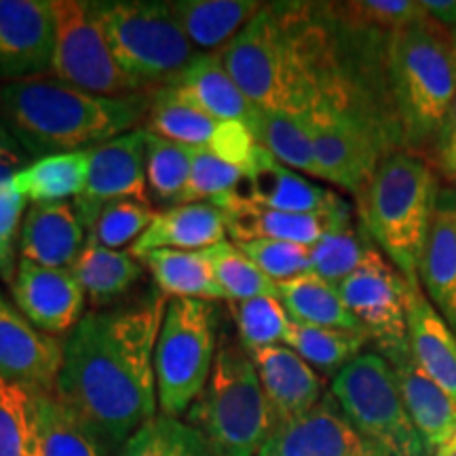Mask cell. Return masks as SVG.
<instances>
[{
  "instance_id": "6da1fadb",
  "label": "cell",
  "mask_w": 456,
  "mask_h": 456,
  "mask_svg": "<svg viewBox=\"0 0 456 456\" xmlns=\"http://www.w3.org/2000/svg\"><path fill=\"white\" fill-rule=\"evenodd\" d=\"M165 296L108 313H87L64 338L55 395L110 452L157 416L155 349Z\"/></svg>"
},
{
  "instance_id": "7a4b0ae2",
  "label": "cell",
  "mask_w": 456,
  "mask_h": 456,
  "mask_svg": "<svg viewBox=\"0 0 456 456\" xmlns=\"http://www.w3.org/2000/svg\"><path fill=\"white\" fill-rule=\"evenodd\" d=\"M311 4H265L220 51L245 98L269 112L306 117L322 106L353 114L332 38Z\"/></svg>"
},
{
  "instance_id": "3957f363",
  "label": "cell",
  "mask_w": 456,
  "mask_h": 456,
  "mask_svg": "<svg viewBox=\"0 0 456 456\" xmlns=\"http://www.w3.org/2000/svg\"><path fill=\"white\" fill-rule=\"evenodd\" d=\"M152 94L104 98L55 77L0 85V121L32 159L87 151L140 127Z\"/></svg>"
},
{
  "instance_id": "277c9868",
  "label": "cell",
  "mask_w": 456,
  "mask_h": 456,
  "mask_svg": "<svg viewBox=\"0 0 456 456\" xmlns=\"http://www.w3.org/2000/svg\"><path fill=\"white\" fill-rule=\"evenodd\" d=\"M437 195V175L427 159L414 152H389L357 197L368 237L416 289Z\"/></svg>"
},
{
  "instance_id": "5b68a950",
  "label": "cell",
  "mask_w": 456,
  "mask_h": 456,
  "mask_svg": "<svg viewBox=\"0 0 456 456\" xmlns=\"http://www.w3.org/2000/svg\"><path fill=\"white\" fill-rule=\"evenodd\" d=\"M387 70L399 125L412 148L436 144L456 98V47L436 20L387 38Z\"/></svg>"
},
{
  "instance_id": "8992f818",
  "label": "cell",
  "mask_w": 456,
  "mask_h": 456,
  "mask_svg": "<svg viewBox=\"0 0 456 456\" xmlns=\"http://www.w3.org/2000/svg\"><path fill=\"white\" fill-rule=\"evenodd\" d=\"M212 456H256L275 423L258 372L241 342H224L216 353L208 385L186 412Z\"/></svg>"
},
{
  "instance_id": "52a82bcc",
  "label": "cell",
  "mask_w": 456,
  "mask_h": 456,
  "mask_svg": "<svg viewBox=\"0 0 456 456\" xmlns=\"http://www.w3.org/2000/svg\"><path fill=\"white\" fill-rule=\"evenodd\" d=\"M91 9L118 66L144 94L174 85L199 55L169 3L106 0L91 3Z\"/></svg>"
},
{
  "instance_id": "ba28073f",
  "label": "cell",
  "mask_w": 456,
  "mask_h": 456,
  "mask_svg": "<svg viewBox=\"0 0 456 456\" xmlns=\"http://www.w3.org/2000/svg\"><path fill=\"white\" fill-rule=\"evenodd\" d=\"M332 397L368 444L387 456H431L403 406L395 374L379 353H362L332 380Z\"/></svg>"
},
{
  "instance_id": "9c48e42d",
  "label": "cell",
  "mask_w": 456,
  "mask_h": 456,
  "mask_svg": "<svg viewBox=\"0 0 456 456\" xmlns=\"http://www.w3.org/2000/svg\"><path fill=\"white\" fill-rule=\"evenodd\" d=\"M216 309L205 300L167 302L155 349L161 414H186L208 385L216 362Z\"/></svg>"
},
{
  "instance_id": "30bf717a",
  "label": "cell",
  "mask_w": 456,
  "mask_h": 456,
  "mask_svg": "<svg viewBox=\"0 0 456 456\" xmlns=\"http://www.w3.org/2000/svg\"><path fill=\"white\" fill-rule=\"evenodd\" d=\"M55 49L51 74L72 87L104 98L144 94L118 66L91 3L53 0Z\"/></svg>"
},
{
  "instance_id": "8fae6325",
  "label": "cell",
  "mask_w": 456,
  "mask_h": 456,
  "mask_svg": "<svg viewBox=\"0 0 456 456\" xmlns=\"http://www.w3.org/2000/svg\"><path fill=\"white\" fill-rule=\"evenodd\" d=\"M315 148L317 178L359 197L387 157L383 134L355 114L322 106L306 114Z\"/></svg>"
},
{
  "instance_id": "7c38bea8",
  "label": "cell",
  "mask_w": 456,
  "mask_h": 456,
  "mask_svg": "<svg viewBox=\"0 0 456 456\" xmlns=\"http://www.w3.org/2000/svg\"><path fill=\"white\" fill-rule=\"evenodd\" d=\"M338 292L379 353L408 342L410 285L376 245L368 249L362 266L338 285Z\"/></svg>"
},
{
  "instance_id": "4fadbf2b",
  "label": "cell",
  "mask_w": 456,
  "mask_h": 456,
  "mask_svg": "<svg viewBox=\"0 0 456 456\" xmlns=\"http://www.w3.org/2000/svg\"><path fill=\"white\" fill-rule=\"evenodd\" d=\"M146 123V131L151 134L191 148H205L241 171L248 169L258 148V142L248 125L214 118L212 114L192 104L186 95H182L174 85L152 94Z\"/></svg>"
},
{
  "instance_id": "5bb4252c",
  "label": "cell",
  "mask_w": 456,
  "mask_h": 456,
  "mask_svg": "<svg viewBox=\"0 0 456 456\" xmlns=\"http://www.w3.org/2000/svg\"><path fill=\"white\" fill-rule=\"evenodd\" d=\"M146 155V129H134L104 144L89 148L87 184L83 195L74 199V208L87 226V232L108 203L125 201V199L151 203Z\"/></svg>"
},
{
  "instance_id": "9a60e30c",
  "label": "cell",
  "mask_w": 456,
  "mask_h": 456,
  "mask_svg": "<svg viewBox=\"0 0 456 456\" xmlns=\"http://www.w3.org/2000/svg\"><path fill=\"white\" fill-rule=\"evenodd\" d=\"M53 49V0H0V83L51 74Z\"/></svg>"
},
{
  "instance_id": "2e32d148",
  "label": "cell",
  "mask_w": 456,
  "mask_h": 456,
  "mask_svg": "<svg viewBox=\"0 0 456 456\" xmlns=\"http://www.w3.org/2000/svg\"><path fill=\"white\" fill-rule=\"evenodd\" d=\"M64 342L38 330L0 292V379L37 393H55Z\"/></svg>"
},
{
  "instance_id": "e0dca14e",
  "label": "cell",
  "mask_w": 456,
  "mask_h": 456,
  "mask_svg": "<svg viewBox=\"0 0 456 456\" xmlns=\"http://www.w3.org/2000/svg\"><path fill=\"white\" fill-rule=\"evenodd\" d=\"M11 289L17 309L55 338L70 334L85 317L87 296L72 269H49L20 260Z\"/></svg>"
},
{
  "instance_id": "ac0fdd59",
  "label": "cell",
  "mask_w": 456,
  "mask_h": 456,
  "mask_svg": "<svg viewBox=\"0 0 456 456\" xmlns=\"http://www.w3.org/2000/svg\"><path fill=\"white\" fill-rule=\"evenodd\" d=\"M216 208L224 212L226 232L235 243L273 239V241H289L313 248L328 231L353 220V209L345 199L334 209L323 214L279 212V209L249 201L243 195L226 199Z\"/></svg>"
},
{
  "instance_id": "d6986e66",
  "label": "cell",
  "mask_w": 456,
  "mask_h": 456,
  "mask_svg": "<svg viewBox=\"0 0 456 456\" xmlns=\"http://www.w3.org/2000/svg\"><path fill=\"white\" fill-rule=\"evenodd\" d=\"M379 452L355 431L332 393L311 412L277 427L256 456H372Z\"/></svg>"
},
{
  "instance_id": "ffe728a7",
  "label": "cell",
  "mask_w": 456,
  "mask_h": 456,
  "mask_svg": "<svg viewBox=\"0 0 456 456\" xmlns=\"http://www.w3.org/2000/svg\"><path fill=\"white\" fill-rule=\"evenodd\" d=\"M258 372L275 429L311 412L323 399V380L289 346L248 351Z\"/></svg>"
},
{
  "instance_id": "44dd1931",
  "label": "cell",
  "mask_w": 456,
  "mask_h": 456,
  "mask_svg": "<svg viewBox=\"0 0 456 456\" xmlns=\"http://www.w3.org/2000/svg\"><path fill=\"white\" fill-rule=\"evenodd\" d=\"M395 374L403 406L429 448H440L456 433V402L416 363L410 342L379 353Z\"/></svg>"
},
{
  "instance_id": "7402d4cb",
  "label": "cell",
  "mask_w": 456,
  "mask_h": 456,
  "mask_svg": "<svg viewBox=\"0 0 456 456\" xmlns=\"http://www.w3.org/2000/svg\"><path fill=\"white\" fill-rule=\"evenodd\" d=\"M241 195L249 201L292 214H323L342 201L340 195L302 178L298 171L285 167L269 151L258 146L248 165Z\"/></svg>"
},
{
  "instance_id": "603a6c76",
  "label": "cell",
  "mask_w": 456,
  "mask_h": 456,
  "mask_svg": "<svg viewBox=\"0 0 456 456\" xmlns=\"http://www.w3.org/2000/svg\"><path fill=\"white\" fill-rule=\"evenodd\" d=\"M87 243V226L74 203L30 205L21 222L20 256L49 269H72Z\"/></svg>"
},
{
  "instance_id": "cb8c5ba5",
  "label": "cell",
  "mask_w": 456,
  "mask_h": 456,
  "mask_svg": "<svg viewBox=\"0 0 456 456\" xmlns=\"http://www.w3.org/2000/svg\"><path fill=\"white\" fill-rule=\"evenodd\" d=\"M226 237L224 212L212 203H182L163 209L129 252L138 258L159 249L205 252Z\"/></svg>"
},
{
  "instance_id": "d4e9b609",
  "label": "cell",
  "mask_w": 456,
  "mask_h": 456,
  "mask_svg": "<svg viewBox=\"0 0 456 456\" xmlns=\"http://www.w3.org/2000/svg\"><path fill=\"white\" fill-rule=\"evenodd\" d=\"M420 285L450 330L456 334V191H440L427 237Z\"/></svg>"
},
{
  "instance_id": "484cf974",
  "label": "cell",
  "mask_w": 456,
  "mask_h": 456,
  "mask_svg": "<svg viewBox=\"0 0 456 456\" xmlns=\"http://www.w3.org/2000/svg\"><path fill=\"white\" fill-rule=\"evenodd\" d=\"M408 342L416 363L456 402V334L420 288H410Z\"/></svg>"
},
{
  "instance_id": "4316f807",
  "label": "cell",
  "mask_w": 456,
  "mask_h": 456,
  "mask_svg": "<svg viewBox=\"0 0 456 456\" xmlns=\"http://www.w3.org/2000/svg\"><path fill=\"white\" fill-rule=\"evenodd\" d=\"M174 87L192 104L220 121H237L254 129L258 108L245 98L235 78L226 70L218 53H199L191 66L180 74Z\"/></svg>"
},
{
  "instance_id": "83f0119b",
  "label": "cell",
  "mask_w": 456,
  "mask_h": 456,
  "mask_svg": "<svg viewBox=\"0 0 456 456\" xmlns=\"http://www.w3.org/2000/svg\"><path fill=\"white\" fill-rule=\"evenodd\" d=\"M265 3L254 0H174L171 13L199 53H218L243 30Z\"/></svg>"
},
{
  "instance_id": "f1b7e54d",
  "label": "cell",
  "mask_w": 456,
  "mask_h": 456,
  "mask_svg": "<svg viewBox=\"0 0 456 456\" xmlns=\"http://www.w3.org/2000/svg\"><path fill=\"white\" fill-rule=\"evenodd\" d=\"M144 262L125 249H108L87 239L72 273L91 306H108L142 279Z\"/></svg>"
},
{
  "instance_id": "f546056e",
  "label": "cell",
  "mask_w": 456,
  "mask_h": 456,
  "mask_svg": "<svg viewBox=\"0 0 456 456\" xmlns=\"http://www.w3.org/2000/svg\"><path fill=\"white\" fill-rule=\"evenodd\" d=\"M89 174L87 151L57 152L32 159L13 178V184L32 205L74 203L83 195Z\"/></svg>"
},
{
  "instance_id": "4dcf8cb0",
  "label": "cell",
  "mask_w": 456,
  "mask_h": 456,
  "mask_svg": "<svg viewBox=\"0 0 456 456\" xmlns=\"http://www.w3.org/2000/svg\"><path fill=\"white\" fill-rule=\"evenodd\" d=\"M277 288L279 300H281L292 322L366 334L357 317L346 309L345 300L338 292V285L323 281L315 273L277 283Z\"/></svg>"
},
{
  "instance_id": "1f68e13d",
  "label": "cell",
  "mask_w": 456,
  "mask_h": 456,
  "mask_svg": "<svg viewBox=\"0 0 456 456\" xmlns=\"http://www.w3.org/2000/svg\"><path fill=\"white\" fill-rule=\"evenodd\" d=\"M140 260L151 271L161 294L171 296V300H226L203 252L159 249V252L146 254Z\"/></svg>"
},
{
  "instance_id": "d6a6232c",
  "label": "cell",
  "mask_w": 456,
  "mask_h": 456,
  "mask_svg": "<svg viewBox=\"0 0 456 456\" xmlns=\"http://www.w3.org/2000/svg\"><path fill=\"white\" fill-rule=\"evenodd\" d=\"M41 456H110L106 444L55 393L38 395Z\"/></svg>"
},
{
  "instance_id": "836d02e7",
  "label": "cell",
  "mask_w": 456,
  "mask_h": 456,
  "mask_svg": "<svg viewBox=\"0 0 456 456\" xmlns=\"http://www.w3.org/2000/svg\"><path fill=\"white\" fill-rule=\"evenodd\" d=\"M252 134L258 146L269 151L285 167L317 178L309 118L285 112L258 110Z\"/></svg>"
},
{
  "instance_id": "e575fe53",
  "label": "cell",
  "mask_w": 456,
  "mask_h": 456,
  "mask_svg": "<svg viewBox=\"0 0 456 456\" xmlns=\"http://www.w3.org/2000/svg\"><path fill=\"white\" fill-rule=\"evenodd\" d=\"M368 336L349 330L306 326V323H289L285 346L305 359L313 370L326 376H336L342 368L349 366L353 359L362 355Z\"/></svg>"
},
{
  "instance_id": "d590c367",
  "label": "cell",
  "mask_w": 456,
  "mask_h": 456,
  "mask_svg": "<svg viewBox=\"0 0 456 456\" xmlns=\"http://www.w3.org/2000/svg\"><path fill=\"white\" fill-rule=\"evenodd\" d=\"M38 395L24 385L0 379V456H41Z\"/></svg>"
},
{
  "instance_id": "8d00e7d4",
  "label": "cell",
  "mask_w": 456,
  "mask_h": 456,
  "mask_svg": "<svg viewBox=\"0 0 456 456\" xmlns=\"http://www.w3.org/2000/svg\"><path fill=\"white\" fill-rule=\"evenodd\" d=\"M323 15L351 30L399 32L403 28L429 21L423 0H349L319 4Z\"/></svg>"
},
{
  "instance_id": "74e56055",
  "label": "cell",
  "mask_w": 456,
  "mask_h": 456,
  "mask_svg": "<svg viewBox=\"0 0 456 456\" xmlns=\"http://www.w3.org/2000/svg\"><path fill=\"white\" fill-rule=\"evenodd\" d=\"M192 152H195V148L161 138V135L148 131V195L155 199L157 203L167 205V208L180 205L188 178H191Z\"/></svg>"
},
{
  "instance_id": "f35d334b",
  "label": "cell",
  "mask_w": 456,
  "mask_h": 456,
  "mask_svg": "<svg viewBox=\"0 0 456 456\" xmlns=\"http://www.w3.org/2000/svg\"><path fill=\"white\" fill-rule=\"evenodd\" d=\"M117 456H212L197 429L175 416L157 414L142 425Z\"/></svg>"
},
{
  "instance_id": "ab89813d",
  "label": "cell",
  "mask_w": 456,
  "mask_h": 456,
  "mask_svg": "<svg viewBox=\"0 0 456 456\" xmlns=\"http://www.w3.org/2000/svg\"><path fill=\"white\" fill-rule=\"evenodd\" d=\"M372 245L374 243L368 237L366 228H357L353 220L336 226L311 248L313 273L322 277L323 281L340 285L351 273H355L362 266Z\"/></svg>"
},
{
  "instance_id": "60d3db41",
  "label": "cell",
  "mask_w": 456,
  "mask_h": 456,
  "mask_svg": "<svg viewBox=\"0 0 456 456\" xmlns=\"http://www.w3.org/2000/svg\"><path fill=\"white\" fill-rule=\"evenodd\" d=\"M205 258L212 266L214 277L224 292L226 300H248L258 296H277L279 288L275 281L262 273L252 260L239 249L237 243L220 241L214 248L205 249Z\"/></svg>"
},
{
  "instance_id": "b9f144b4",
  "label": "cell",
  "mask_w": 456,
  "mask_h": 456,
  "mask_svg": "<svg viewBox=\"0 0 456 456\" xmlns=\"http://www.w3.org/2000/svg\"><path fill=\"white\" fill-rule=\"evenodd\" d=\"M228 309L235 319L239 342L245 346V351L265 349V346L285 342L292 319L277 296L232 300L228 302Z\"/></svg>"
},
{
  "instance_id": "7bdbcfd3",
  "label": "cell",
  "mask_w": 456,
  "mask_h": 456,
  "mask_svg": "<svg viewBox=\"0 0 456 456\" xmlns=\"http://www.w3.org/2000/svg\"><path fill=\"white\" fill-rule=\"evenodd\" d=\"M245 174L235 165L222 161L214 152L205 148H195L192 152L191 178L182 195V203H212L220 205L226 199L241 195Z\"/></svg>"
},
{
  "instance_id": "ee69618b",
  "label": "cell",
  "mask_w": 456,
  "mask_h": 456,
  "mask_svg": "<svg viewBox=\"0 0 456 456\" xmlns=\"http://www.w3.org/2000/svg\"><path fill=\"white\" fill-rule=\"evenodd\" d=\"M155 216L151 203L131 201V199L108 203L89 228L87 239L108 249H123L125 245L135 243L144 235Z\"/></svg>"
},
{
  "instance_id": "f6af8a7d",
  "label": "cell",
  "mask_w": 456,
  "mask_h": 456,
  "mask_svg": "<svg viewBox=\"0 0 456 456\" xmlns=\"http://www.w3.org/2000/svg\"><path fill=\"white\" fill-rule=\"evenodd\" d=\"M237 245L275 283H283L313 273L311 248H306V245L273 241V239H256V241H243Z\"/></svg>"
},
{
  "instance_id": "bcb514c9",
  "label": "cell",
  "mask_w": 456,
  "mask_h": 456,
  "mask_svg": "<svg viewBox=\"0 0 456 456\" xmlns=\"http://www.w3.org/2000/svg\"><path fill=\"white\" fill-rule=\"evenodd\" d=\"M26 216V197L17 191L13 180L0 182V279L13 285L17 275L21 222Z\"/></svg>"
},
{
  "instance_id": "7dc6e473",
  "label": "cell",
  "mask_w": 456,
  "mask_h": 456,
  "mask_svg": "<svg viewBox=\"0 0 456 456\" xmlns=\"http://www.w3.org/2000/svg\"><path fill=\"white\" fill-rule=\"evenodd\" d=\"M433 152H436V165L442 174L450 180H456V98L433 144Z\"/></svg>"
},
{
  "instance_id": "c3c4849f",
  "label": "cell",
  "mask_w": 456,
  "mask_h": 456,
  "mask_svg": "<svg viewBox=\"0 0 456 456\" xmlns=\"http://www.w3.org/2000/svg\"><path fill=\"white\" fill-rule=\"evenodd\" d=\"M32 157L26 148L15 140V135L0 121V182L13 180L21 169L28 167Z\"/></svg>"
},
{
  "instance_id": "681fc988",
  "label": "cell",
  "mask_w": 456,
  "mask_h": 456,
  "mask_svg": "<svg viewBox=\"0 0 456 456\" xmlns=\"http://www.w3.org/2000/svg\"><path fill=\"white\" fill-rule=\"evenodd\" d=\"M423 4L437 24L456 28V0H423Z\"/></svg>"
},
{
  "instance_id": "f907efd6",
  "label": "cell",
  "mask_w": 456,
  "mask_h": 456,
  "mask_svg": "<svg viewBox=\"0 0 456 456\" xmlns=\"http://www.w3.org/2000/svg\"><path fill=\"white\" fill-rule=\"evenodd\" d=\"M436 456H456V433L448 442H444L440 448H436Z\"/></svg>"
},
{
  "instance_id": "816d5d0a",
  "label": "cell",
  "mask_w": 456,
  "mask_h": 456,
  "mask_svg": "<svg viewBox=\"0 0 456 456\" xmlns=\"http://www.w3.org/2000/svg\"><path fill=\"white\" fill-rule=\"evenodd\" d=\"M452 38H454V47H456V28L452 30Z\"/></svg>"
},
{
  "instance_id": "f5cc1de1",
  "label": "cell",
  "mask_w": 456,
  "mask_h": 456,
  "mask_svg": "<svg viewBox=\"0 0 456 456\" xmlns=\"http://www.w3.org/2000/svg\"><path fill=\"white\" fill-rule=\"evenodd\" d=\"M372 456H387V454H383V452H376V454H372Z\"/></svg>"
}]
</instances>
